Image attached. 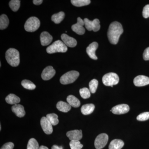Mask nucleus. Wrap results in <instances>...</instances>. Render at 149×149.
Wrapping results in <instances>:
<instances>
[{"instance_id":"f257e3e1","label":"nucleus","mask_w":149,"mask_h":149,"mask_svg":"<svg viewBox=\"0 0 149 149\" xmlns=\"http://www.w3.org/2000/svg\"><path fill=\"white\" fill-rule=\"evenodd\" d=\"M123 32V28L120 23L117 21L112 22L110 25L107 33L110 42L113 45L117 44L119 37Z\"/></svg>"},{"instance_id":"f03ea898","label":"nucleus","mask_w":149,"mask_h":149,"mask_svg":"<svg viewBox=\"0 0 149 149\" xmlns=\"http://www.w3.org/2000/svg\"><path fill=\"white\" fill-rule=\"evenodd\" d=\"M6 58L8 64L13 67L18 66L20 62L18 51L14 48L8 49L6 53Z\"/></svg>"},{"instance_id":"7ed1b4c3","label":"nucleus","mask_w":149,"mask_h":149,"mask_svg":"<svg viewBox=\"0 0 149 149\" xmlns=\"http://www.w3.org/2000/svg\"><path fill=\"white\" fill-rule=\"evenodd\" d=\"M67 50V47L61 40L56 41L47 49V52L49 54L57 52L65 53Z\"/></svg>"},{"instance_id":"20e7f679","label":"nucleus","mask_w":149,"mask_h":149,"mask_svg":"<svg viewBox=\"0 0 149 149\" xmlns=\"http://www.w3.org/2000/svg\"><path fill=\"white\" fill-rule=\"evenodd\" d=\"M79 76V72L75 70H72L63 74L61 77L60 81L63 85L71 84L77 80Z\"/></svg>"},{"instance_id":"39448f33","label":"nucleus","mask_w":149,"mask_h":149,"mask_svg":"<svg viewBox=\"0 0 149 149\" xmlns=\"http://www.w3.org/2000/svg\"><path fill=\"white\" fill-rule=\"evenodd\" d=\"M40 22L39 19L35 17H29L24 24V29L28 32H34L39 29Z\"/></svg>"},{"instance_id":"423d86ee","label":"nucleus","mask_w":149,"mask_h":149,"mask_svg":"<svg viewBox=\"0 0 149 149\" xmlns=\"http://www.w3.org/2000/svg\"><path fill=\"white\" fill-rule=\"evenodd\" d=\"M119 78L118 75L114 72H109L104 75L102 77V82L106 86L113 87L117 85L119 82Z\"/></svg>"},{"instance_id":"0eeeda50","label":"nucleus","mask_w":149,"mask_h":149,"mask_svg":"<svg viewBox=\"0 0 149 149\" xmlns=\"http://www.w3.org/2000/svg\"><path fill=\"white\" fill-rule=\"evenodd\" d=\"M83 20L85 27L88 31L93 30L94 32H97L100 30V20L98 19H95L91 21L88 18H85Z\"/></svg>"},{"instance_id":"6e6552de","label":"nucleus","mask_w":149,"mask_h":149,"mask_svg":"<svg viewBox=\"0 0 149 149\" xmlns=\"http://www.w3.org/2000/svg\"><path fill=\"white\" fill-rule=\"evenodd\" d=\"M108 136L106 133L100 134L95 141V147L97 149H102L106 146L108 141Z\"/></svg>"},{"instance_id":"1a4fd4ad","label":"nucleus","mask_w":149,"mask_h":149,"mask_svg":"<svg viewBox=\"0 0 149 149\" xmlns=\"http://www.w3.org/2000/svg\"><path fill=\"white\" fill-rule=\"evenodd\" d=\"M85 25L84 20L80 17L77 18V22L76 24L72 25L71 28L72 31L79 35H83L85 34V29L83 26Z\"/></svg>"},{"instance_id":"9d476101","label":"nucleus","mask_w":149,"mask_h":149,"mask_svg":"<svg viewBox=\"0 0 149 149\" xmlns=\"http://www.w3.org/2000/svg\"><path fill=\"white\" fill-rule=\"evenodd\" d=\"M40 123H41L42 129L46 134L50 135L52 133V125L48 120L47 117H42L41 119V121H40Z\"/></svg>"},{"instance_id":"9b49d317","label":"nucleus","mask_w":149,"mask_h":149,"mask_svg":"<svg viewBox=\"0 0 149 149\" xmlns=\"http://www.w3.org/2000/svg\"><path fill=\"white\" fill-rule=\"evenodd\" d=\"M130 110L129 106L126 104L117 105L113 107L111 111L115 114H122L127 113Z\"/></svg>"},{"instance_id":"f8f14e48","label":"nucleus","mask_w":149,"mask_h":149,"mask_svg":"<svg viewBox=\"0 0 149 149\" xmlns=\"http://www.w3.org/2000/svg\"><path fill=\"white\" fill-rule=\"evenodd\" d=\"M55 73L56 71L54 69L53 67L52 66H49L47 67L43 70L41 74V77L43 80H49L54 76Z\"/></svg>"},{"instance_id":"ddd939ff","label":"nucleus","mask_w":149,"mask_h":149,"mask_svg":"<svg viewBox=\"0 0 149 149\" xmlns=\"http://www.w3.org/2000/svg\"><path fill=\"white\" fill-rule=\"evenodd\" d=\"M134 85L137 87H142L149 84V77L145 75H139L134 78Z\"/></svg>"},{"instance_id":"4468645a","label":"nucleus","mask_w":149,"mask_h":149,"mask_svg":"<svg viewBox=\"0 0 149 149\" xmlns=\"http://www.w3.org/2000/svg\"><path fill=\"white\" fill-rule=\"evenodd\" d=\"M66 136L70 140L72 141H80L83 137V134L81 130H75L68 131Z\"/></svg>"},{"instance_id":"2eb2a0df","label":"nucleus","mask_w":149,"mask_h":149,"mask_svg":"<svg viewBox=\"0 0 149 149\" xmlns=\"http://www.w3.org/2000/svg\"><path fill=\"white\" fill-rule=\"evenodd\" d=\"M98 47V44L96 42H93L89 45L86 49L87 54L91 58L94 60L97 59L96 56L95 52Z\"/></svg>"},{"instance_id":"dca6fc26","label":"nucleus","mask_w":149,"mask_h":149,"mask_svg":"<svg viewBox=\"0 0 149 149\" xmlns=\"http://www.w3.org/2000/svg\"><path fill=\"white\" fill-rule=\"evenodd\" d=\"M61 40L63 42L67 47H74L77 45V41L74 38L68 36L65 34H63L61 36Z\"/></svg>"},{"instance_id":"f3484780","label":"nucleus","mask_w":149,"mask_h":149,"mask_svg":"<svg viewBox=\"0 0 149 149\" xmlns=\"http://www.w3.org/2000/svg\"><path fill=\"white\" fill-rule=\"evenodd\" d=\"M52 40V37L48 32H43L40 35L41 45L43 46H47L49 45Z\"/></svg>"},{"instance_id":"a211bd4d","label":"nucleus","mask_w":149,"mask_h":149,"mask_svg":"<svg viewBox=\"0 0 149 149\" xmlns=\"http://www.w3.org/2000/svg\"><path fill=\"white\" fill-rule=\"evenodd\" d=\"M12 111L17 117L21 118L24 116L25 112L23 106L19 104H15L12 107Z\"/></svg>"},{"instance_id":"6ab92c4d","label":"nucleus","mask_w":149,"mask_h":149,"mask_svg":"<svg viewBox=\"0 0 149 149\" xmlns=\"http://www.w3.org/2000/svg\"><path fill=\"white\" fill-rule=\"evenodd\" d=\"M56 107L59 111L65 113L69 111L71 108V106L69 104L63 101L58 102Z\"/></svg>"},{"instance_id":"aec40b11","label":"nucleus","mask_w":149,"mask_h":149,"mask_svg":"<svg viewBox=\"0 0 149 149\" xmlns=\"http://www.w3.org/2000/svg\"><path fill=\"white\" fill-rule=\"evenodd\" d=\"M95 106L93 104H88L83 105L81 108L82 113L85 115L92 113L95 110Z\"/></svg>"},{"instance_id":"412c9836","label":"nucleus","mask_w":149,"mask_h":149,"mask_svg":"<svg viewBox=\"0 0 149 149\" xmlns=\"http://www.w3.org/2000/svg\"><path fill=\"white\" fill-rule=\"evenodd\" d=\"M124 142L119 139L113 140L109 144V149H121L124 146Z\"/></svg>"},{"instance_id":"4be33fe9","label":"nucleus","mask_w":149,"mask_h":149,"mask_svg":"<svg viewBox=\"0 0 149 149\" xmlns=\"http://www.w3.org/2000/svg\"><path fill=\"white\" fill-rule=\"evenodd\" d=\"M67 101L68 103L69 104L71 107L77 108L80 107V100L76 97L72 95H69L67 98Z\"/></svg>"},{"instance_id":"5701e85b","label":"nucleus","mask_w":149,"mask_h":149,"mask_svg":"<svg viewBox=\"0 0 149 149\" xmlns=\"http://www.w3.org/2000/svg\"><path fill=\"white\" fill-rule=\"evenodd\" d=\"M6 101L7 103L10 104H17L20 101V98L16 95L13 94H9L7 96Z\"/></svg>"},{"instance_id":"b1692460","label":"nucleus","mask_w":149,"mask_h":149,"mask_svg":"<svg viewBox=\"0 0 149 149\" xmlns=\"http://www.w3.org/2000/svg\"><path fill=\"white\" fill-rule=\"evenodd\" d=\"M9 21L8 17L5 14H3L0 16V29L3 30L8 27Z\"/></svg>"},{"instance_id":"393cba45","label":"nucleus","mask_w":149,"mask_h":149,"mask_svg":"<svg viewBox=\"0 0 149 149\" xmlns=\"http://www.w3.org/2000/svg\"><path fill=\"white\" fill-rule=\"evenodd\" d=\"M65 13L63 12H60L58 13L54 14L52 17V21L56 24H59L63 20L65 17Z\"/></svg>"},{"instance_id":"a878e982","label":"nucleus","mask_w":149,"mask_h":149,"mask_svg":"<svg viewBox=\"0 0 149 149\" xmlns=\"http://www.w3.org/2000/svg\"><path fill=\"white\" fill-rule=\"evenodd\" d=\"M46 117L52 123V125H56L58 124L59 123L58 116L55 113H52L48 114L47 115Z\"/></svg>"},{"instance_id":"bb28decb","label":"nucleus","mask_w":149,"mask_h":149,"mask_svg":"<svg viewBox=\"0 0 149 149\" xmlns=\"http://www.w3.org/2000/svg\"><path fill=\"white\" fill-rule=\"evenodd\" d=\"M71 2L75 6L82 7L90 4L91 1L90 0H72Z\"/></svg>"},{"instance_id":"cd10ccee","label":"nucleus","mask_w":149,"mask_h":149,"mask_svg":"<svg viewBox=\"0 0 149 149\" xmlns=\"http://www.w3.org/2000/svg\"><path fill=\"white\" fill-rule=\"evenodd\" d=\"M23 88L29 90H33L36 88V85L30 80H24L21 82Z\"/></svg>"},{"instance_id":"c85d7f7f","label":"nucleus","mask_w":149,"mask_h":149,"mask_svg":"<svg viewBox=\"0 0 149 149\" xmlns=\"http://www.w3.org/2000/svg\"><path fill=\"white\" fill-rule=\"evenodd\" d=\"M20 5V1L19 0H12L9 2V6L11 9L14 12L18 10Z\"/></svg>"},{"instance_id":"c756f323","label":"nucleus","mask_w":149,"mask_h":149,"mask_svg":"<svg viewBox=\"0 0 149 149\" xmlns=\"http://www.w3.org/2000/svg\"><path fill=\"white\" fill-rule=\"evenodd\" d=\"M39 144L37 140L35 139H30L28 141L27 149H39Z\"/></svg>"},{"instance_id":"7c9ffc66","label":"nucleus","mask_w":149,"mask_h":149,"mask_svg":"<svg viewBox=\"0 0 149 149\" xmlns=\"http://www.w3.org/2000/svg\"><path fill=\"white\" fill-rule=\"evenodd\" d=\"M98 82L96 79H93L89 83V90L91 93H95L97 88Z\"/></svg>"},{"instance_id":"2f4dec72","label":"nucleus","mask_w":149,"mask_h":149,"mask_svg":"<svg viewBox=\"0 0 149 149\" xmlns=\"http://www.w3.org/2000/svg\"><path fill=\"white\" fill-rule=\"evenodd\" d=\"M91 91L88 88H84L80 89V96L84 99L89 98L91 97Z\"/></svg>"},{"instance_id":"473e14b6","label":"nucleus","mask_w":149,"mask_h":149,"mask_svg":"<svg viewBox=\"0 0 149 149\" xmlns=\"http://www.w3.org/2000/svg\"><path fill=\"white\" fill-rule=\"evenodd\" d=\"M69 145L71 149H81L83 147V145L79 141H71Z\"/></svg>"},{"instance_id":"72a5a7b5","label":"nucleus","mask_w":149,"mask_h":149,"mask_svg":"<svg viewBox=\"0 0 149 149\" xmlns=\"http://www.w3.org/2000/svg\"><path fill=\"white\" fill-rule=\"evenodd\" d=\"M149 119V112H146L139 114L137 117L139 121H145Z\"/></svg>"},{"instance_id":"f704fd0d","label":"nucleus","mask_w":149,"mask_h":149,"mask_svg":"<svg viewBox=\"0 0 149 149\" xmlns=\"http://www.w3.org/2000/svg\"><path fill=\"white\" fill-rule=\"evenodd\" d=\"M143 15L145 18L149 17V4L147 5L144 7L143 9Z\"/></svg>"},{"instance_id":"c9c22d12","label":"nucleus","mask_w":149,"mask_h":149,"mask_svg":"<svg viewBox=\"0 0 149 149\" xmlns=\"http://www.w3.org/2000/svg\"><path fill=\"white\" fill-rule=\"evenodd\" d=\"M14 145L12 142H8L5 144L1 149H13Z\"/></svg>"},{"instance_id":"e433bc0d","label":"nucleus","mask_w":149,"mask_h":149,"mask_svg":"<svg viewBox=\"0 0 149 149\" xmlns=\"http://www.w3.org/2000/svg\"><path fill=\"white\" fill-rule=\"evenodd\" d=\"M143 58L145 61L149 60V47L146 48L144 51L143 54Z\"/></svg>"},{"instance_id":"4c0bfd02","label":"nucleus","mask_w":149,"mask_h":149,"mask_svg":"<svg viewBox=\"0 0 149 149\" xmlns=\"http://www.w3.org/2000/svg\"><path fill=\"white\" fill-rule=\"evenodd\" d=\"M33 2L34 4L36 5H40L43 2L42 0H34L33 1Z\"/></svg>"},{"instance_id":"58836bf2","label":"nucleus","mask_w":149,"mask_h":149,"mask_svg":"<svg viewBox=\"0 0 149 149\" xmlns=\"http://www.w3.org/2000/svg\"><path fill=\"white\" fill-rule=\"evenodd\" d=\"M52 149H63V148L62 146H58L57 145H54L52 147Z\"/></svg>"},{"instance_id":"ea45409f","label":"nucleus","mask_w":149,"mask_h":149,"mask_svg":"<svg viewBox=\"0 0 149 149\" xmlns=\"http://www.w3.org/2000/svg\"><path fill=\"white\" fill-rule=\"evenodd\" d=\"M39 149H49L47 147L45 146H40V148H39Z\"/></svg>"},{"instance_id":"a19ab883","label":"nucleus","mask_w":149,"mask_h":149,"mask_svg":"<svg viewBox=\"0 0 149 149\" xmlns=\"http://www.w3.org/2000/svg\"><path fill=\"white\" fill-rule=\"evenodd\" d=\"M1 125H0V130H1Z\"/></svg>"},{"instance_id":"79ce46f5","label":"nucleus","mask_w":149,"mask_h":149,"mask_svg":"<svg viewBox=\"0 0 149 149\" xmlns=\"http://www.w3.org/2000/svg\"><path fill=\"white\" fill-rule=\"evenodd\" d=\"M1 63H0V66L1 67Z\"/></svg>"}]
</instances>
